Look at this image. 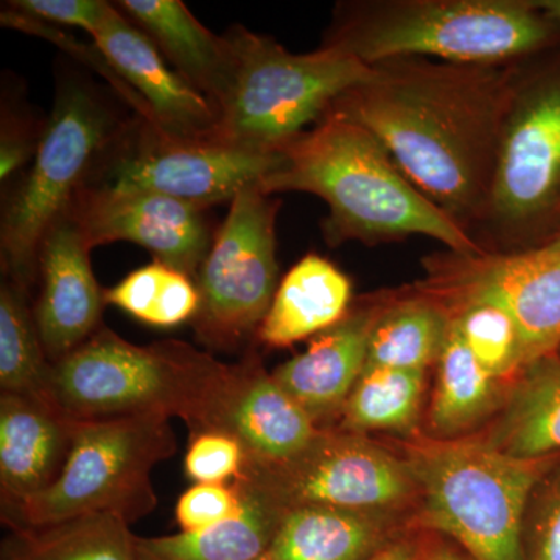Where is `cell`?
I'll return each instance as SVG.
<instances>
[{
  "mask_svg": "<svg viewBox=\"0 0 560 560\" xmlns=\"http://www.w3.org/2000/svg\"><path fill=\"white\" fill-rule=\"evenodd\" d=\"M105 300L140 323L161 329L194 320L200 308V293L190 276L158 260L105 291Z\"/></svg>",
  "mask_w": 560,
  "mask_h": 560,
  "instance_id": "30",
  "label": "cell"
},
{
  "mask_svg": "<svg viewBox=\"0 0 560 560\" xmlns=\"http://www.w3.org/2000/svg\"><path fill=\"white\" fill-rule=\"evenodd\" d=\"M523 560H560V463L548 471L529 501Z\"/></svg>",
  "mask_w": 560,
  "mask_h": 560,
  "instance_id": "32",
  "label": "cell"
},
{
  "mask_svg": "<svg viewBox=\"0 0 560 560\" xmlns=\"http://www.w3.org/2000/svg\"><path fill=\"white\" fill-rule=\"evenodd\" d=\"M136 540L124 518L84 515L43 528H14L0 560H139Z\"/></svg>",
  "mask_w": 560,
  "mask_h": 560,
  "instance_id": "27",
  "label": "cell"
},
{
  "mask_svg": "<svg viewBox=\"0 0 560 560\" xmlns=\"http://www.w3.org/2000/svg\"><path fill=\"white\" fill-rule=\"evenodd\" d=\"M405 460L420 497L408 526L455 541L474 560H523V529L534 490L559 455L522 459L482 436H412Z\"/></svg>",
  "mask_w": 560,
  "mask_h": 560,
  "instance_id": "5",
  "label": "cell"
},
{
  "mask_svg": "<svg viewBox=\"0 0 560 560\" xmlns=\"http://www.w3.org/2000/svg\"><path fill=\"white\" fill-rule=\"evenodd\" d=\"M418 550L419 533L408 529L388 541L370 560H418Z\"/></svg>",
  "mask_w": 560,
  "mask_h": 560,
  "instance_id": "38",
  "label": "cell"
},
{
  "mask_svg": "<svg viewBox=\"0 0 560 560\" xmlns=\"http://www.w3.org/2000/svg\"><path fill=\"white\" fill-rule=\"evenodd\" d=\"M245 459V448L231 434L202 431L194 434L184 469L195 485H226L242 474Z\"/></svg>",
  "mask_w": 560,
  "mask_h": 560,
  "instance_id": "33",
  "label": "cell"
},
{
  "mask_svg": "<svg viewBox=\"0 0 560 560\" xmlns=\"http://www.w3.org/2000/svg\"><path fill=\"white\" fill-rule=\"evenodd\" d=\"M453 326L478 363L501 383L525 371L522 338L514 319L492 304H467L448 312Z\"/></svg>",
  "mask_w": 560,
  "mask_h": 560,
  "instance_id": "31",
  "label": "cell"
},
{
  "mask_svg": "<svg viewBox=\"0 0 560 560\" xmlns=\"http://www.w3.org/2000/svg\"><path fill=\"white\" fill-rule=\"evenodd\" d=\"M405 530L394 514L315 504L290 508L283 512L270 555L275 560H370Z\"/></svg>",
  "mask_w": 560,
  "mask_h": 560,
  "instance_id": "22",
  "label": "cell"
},
{
  "mask_svg": "<svg viewBox=\"0 0 560 560\" xmlns=\"http://www.w3.org/2000/svg\"><path fill=\"white\" fill-rule=\"evenodd\" d=\"M425 390V372L364 368L341 411L350 433L388 430L411 433Z\"/></svg>",
  "mask_w": 560,
  "mask_h": 560,
  "instance_id": "29",
  "label": "cell"
},
{
  "mask_svg": "<svg viewBox=\"0 0 560 560\" xmlns=\"http://www.w3.org/2000/svg\"><path fill=\"white\" fill-rule=\"evenodd\" d=\"M541 248L560 253V231L555 235V237L551 238L550 242L547 243V245L541 246Z\"/></svg>",
  "mask_w": 560,
  "mask_h": 560,
  "instance_id": "40",
  "label": "cell"
},
{
  "mask_svg": "<svg viewBox=\"0 0 560 560\" xmlns=\"http://www.w3.org/2000/svg\"><path fill=\"white\" fill-rule=\"evenodd\" d=\"M245 448L246 463L272 466L296 458L318 436V423L256 360L234 364L215 429Z\"/></svg>",
  "mask_w": 560,
  "mask_h": 560,
  "instance_id": "17",
  "label": "cell"
},
{
  "mask_svg": "<svg viewBox=\"0 0 560 560\" xmlns=\"http://www.w3.org/2000/svg\"><path fill=\"white\" fill-rule=\"evenodd\" d=\"M116 7L215 108L231 69L226 36L213 35L180 0H121Z\"/></svg>",
  "mask_w": 560,
  "mask_h": 560,
  "instance_id": "20",
  "label": "cell"
},
{
  "mask_svg": "<svg viewBox=\"0 0 560 560\" xmlns=\"http://www.w3.org/2000/svg\"><path fill=\"white\" fill-rule=\"evenodd\" d=\"M90 245L79 224L65 213L40 243L36 326L50 363H57L97 331L105 291L92 271Z\"/></svg>",
  "mask_w": 560,
  "mask_h": 560,
  "instance_id": "15",
  "label": "cell"
},
{
  "mask_svg": "<svg viewBox=\"0 0 560 560\" xmlns=\"http://www.w3.org/2000/svg\"><path fill=\"white\" fill-rule=\"evenodd\" d=\"M477 231L490 253L541 248L560 231L559 66L534 72L515 66L488 210Z\"/></svg>",
  "mask_w": 560,
  "mask_h": 560,
  "instance_id": "8",
  "label": "cell"
},
{
  "mask_svg": "<svg viewBox=\"0 0 560 560\" xmlns=\"http://www.w3.org/2000/svg\"><path fill=\"white\" fill-rule=\"evenodd\" d=\"M517 62L383 61L329 110L370 130L405 176L474 237L488 210Z\"/></svg>",
  "mask_w": 560,
  "mask_h": 560,
  "instance_id": "1",
  "label": "cell"
},
{
  "mask_svg": "<svg viewBox=\"0 0 560 560\" xmlns=\"http://www.w3.org/2000/svg\"><path fill=\"white\" fill-rule=\"evenodd\" d=\"M256 560H275V559H272V556L270 555V552H268V555L261 556L260 559H256Z\"/></svg>",
  "mask_w": 560,
  "mask_h": 560,
  "instance_id": "41",
  "label": "cell"
},
{
  "mask_svg": "<svg viewBox=\"0 0 560 560\" xmlns=\"http://www.w3.org/2000/svg\"><path fill=\"white\" fill-rule=\"evenodd\" d=\"M178 451L161 416L75 420L65 469L49 489L13 511L14 528H43L84 515L131 523L158 506L151 471Z\"/></svg>",
  "mask_w": 560,
  "mask_h": 560,
  "instance_id": "9",
  "label": "cell"
},
{
  "mask_svg": "<svg viewBox=\"0 0 560 560\" xmlns=\"http://www.w3.org/2000/svg\"><path fill=\"white\" fill-rule=\"evenodd\" d=\"M73 422L38 400L2 393L0 486L11 511L58 480L72 447Z\"/></svg>",
  "mask_w": 560,
  "mask_h": 560,
  "instance_id": "18",
  "label": "cell"
},
{
  "mask_svg": "<svg viewBox=\"0 0 560 560\" xmlns=\"http://www.w3.org/2000/svg\"><path fill=\"white\" fill-rule=\"evenodd\" d=\"M352 283L330 260L308 254L279 283L257 340L287 348L331 329L349 313Z\"/></svg>",
  "mask_w": 560,
  "mask_h": 560,
  "instance_id": "23",
  "label": "cell"
},
{
  "mask_svg": "<svg viewBox=\"0 0 560 560\" xmlns=\"http://www.w3.org/2000/svg\"><path fill=\"white\" fill-rule=\"evenodd\" d=\"M9 9L46 24L80 27L94 35L116 13V3L103 0H11Z\"/></svg>",
  "mask_w": 560,
  "mask_h": 560,
  "instance_id": "35",
  "label": "cell"
},
{
  "mask_svg": "<svg viewBox=\"0 0 560 560\" xmlns=\"http://www.w3.org/2000/svg\"><path fill=\"white\" fill-rule=\"evenodd\" d=\"M503 385L478 363L452 323L436 361L429 436L466 438L469 431L501 410L508 394Z\"/></svg>",
  "mask_w": 560,
  "mask_h": 560,
  "instance_id": "25",
  "label": "cell"
},
{
  "mask_svg": "<svg viewBox=\"0 0 560 560\" xmlns=\"http://www.w3.org/2000/svg\"><path fill=\"white\" fill-rule=\"evenodd\" d=\"M559 353H560V350H559Z\"/></svg>",
  "mask_w": 560,
  "mask_h": 560,
  "instance_id": "42",
  "label": "cell"
},
{
  "mask_svg": "<svg viewBox=\"0 0 560 560\" xmlns=\"http://www.w3.org/2000/svg\"><path fill=\"white\" fill-rule=\"evenodd\" d=\"M51 363L40 341L27 291L7 279L0 289V388L58 410L51 394ZM60 411V410H58Z\"/></svg>",
  "mask_w": 560,
  "mask_h": 560,
  "instance_id": "28",
  "label": "cell"
},
{
  "mask_svg": "<svg viewBox=\"0 0 560 560\" xmlns=\"http://www.w3.org/2000/svg\"><path fill=\"white\" fill-rule=\"evenodd\" d=\"M234 377L224 364L183 341L138 346L101 329L51 364V394L73 420L161 416L191 433L213 431Z\"/></svg>",
  "mask_w": 560,
  "mask_h": 560,
  "instance_id": "3",
  "label": "cell"
},
{
  "mask_svg": "<svg viewBox=\"0 0 560 560\" xmlns=\"http://www.w3.org/2000/svg\"><path fill=\"white\" fill-rule=\"evenodd\" d=\"M486 441L522 459L560 453V353L530 364L508 389Z\"/></svg>",
  "mask_w": 560,
  "mask_h": 560,
  "instance_id": "24",
  "label": "cell"
},
{
  "mask_svg": "<svg viewBox=\"0 0 560 560\" xmlns=\"http://www.w3.org/2000/svg\"><path fill=\"white\" fill-rule=\"evenodd\" d=\"M125 83L150 110L151 127L189 142H213L219 114L208 97L180 77L158 47L119 9L92 35Z\"/></svg>",
  "mask_w": 560,
  "mask_h": 560,
  "instance_id": "16",
  "label": "cell"
},
{
  "mask_svg": "<svg viewBox=\"0 0 560 560\" xmlns=\"http://www.w3.org/2000/svg\"><path fill=\"white\" fill-rule=\"evenodd\" d=\"M128 124L88 81L58 84L32 168L7 201L0 224L3 272L22 290L38 280L40 243L68 212L98 162Z\"/></svg>",
  "mask_w": 560,
  "mask_h": 560,
  "instance_id": "7",
  "label": "cell"
},
{
  "mask_svg": "<svg viewBox=\"0 0 560 560\" xmlns=\"http://www.w3.org/2000/svg\"><path fill=\"white\" fill-rule=\"evenodd\" d=\"M419 533L418 560H474L466 551L460 550L455 541L440 534Z\"/></svg>",
  "mask_w": 560,
  "mask_h": 560,
  "instance_id": "37",
  "label": "cell"
},
{
  "mask_svg": "<svg viewBox=\"0 0 560 560\" xmlns=\"http://www.w3.org/2000/svg\"><path fill=\"white\" fill-rule=\"evenodd\" d=\"M232 482L241 490V510L195 533L138 537L139 560H256L268 555L285 510L248 475Z\"/></svg>",
  "mask_w": 560,
  "mask_h": 560,
  "instance_id": "21",
  "label": "cell"
},
{
  "mask_svg": "<svg viewBox=\"0 0 560 560\" xmlns=\"http://www.w3.org/2000/svg\"><path fill=\"white\" fill-rule=\"evenodd\" d=\"M416 293L445 311L492 304L514 319L526 368L560 350V253H447L427 260Z\"/></svg>",
  "mask_w": 560,
  "mask_h": 560,
  "instance_id": "12",
  "label": "cell"
},
{
  "mask_svg": "<svg viewBox=\"0 0 560 560\" xmlns=\"http://www.w3.org/2000/svg\"><path fill=\"white\" fill-rule=\"evenodd\" d=\"M248 475L283 510L331 506L394 514L418 493L407 460L350 431H323L296 458L272 466L246 463Z\"/></svg>",
  "mask_w": 560,
  "mask_h": 560,
  "instance_id": "13",
  "label": "cell"
},
{
  "mask_svg": "<svg viewBox=\"0 0 560 560\" xmlns=\"http://www.w3.org/2000/svg\"><path fill=\"white\" fill-rule=\"evenodd\" d=\"M241 490L231 485H194L179 497L176 522L183 533H195L226 521L241 510Z\"/></svg>",
  "mask_w": 560,
  "mask_h": 560,
  "instance_id": "34",
  "label": "cell"
},
{
  "mask_svg": "<svg viewBox=\"0 0 560 560\" xmlns=\"http://www.w3.org/2000/svg\"><path fill=\"white\" fill-rule=\"evenodd\" d=\"M279 154V167L259 189L304 191L326 201L324 234L331 246L423 235L453 253L485 250L405 176L381 140L341 114L329 110Z\"/></svg>",
  "mask_w": 560,
  "mask_h": 560,
  "instance_id": "2",
  "label": "cell"
},
{
  "mask_svg": "<svg viewBox=\"0 0 560 560\" xmlns=\"http://www.w3.org/2000/svg\"><path fill=\"white\" fill-rule=\"evenodd\" d=\"M451 324L444 307L419 293L378 305L366 366L425 372L440 359Z\"/></svg>",
  "mask_w": 560,
  "mask_h": 560,
  "instance_id": "26",
  "label": "cell"
},
{
  "mask_svg": "<svg viewBox=\"0 0 560 560\" xmlns=\"http://www.w3.org/2000/svg\"><path fill=\"white\" fill-rule=\"evenodd\" d=\"M279 164V151L257 153L210 140H176L138 117L106 151L84 186L156 194L206 210L259 187Z\"/></svg>",
  "mask_w": 560,
  "mask_h": 560,
  "instance_id": "11",
  "label": "cell"
},
{
  "mask_svg": "<svg viewBox=\"0 0 560 560\" xmlns=\"http://www.w3.org/2000/svg\"><path fill=\"white\" fill-rule=\"evenodd\" d=\"M537 7L560 25V0H536Z\"/></svg>",
  "mask_w": 560,
  "mask_h": 560,
  "instance_id": "39",
  "label": "cell"
},
{
  "mask_svg": "<svg viewBox=\"0 0 560 560\" xmlns=\"http://www.w3.org/2000/svg\"><path fill=\"white\" fill-rule=\"evenodd\" d=\"M91 249L114 242L143 246L167 267L197 278L215 234L206 210L143 191L81 187L68 212Z\"/></svg>",
  "mask_w": 560,
  "mask_h": 560,
  "instance_id": "14",
  "label": "cell"
},
{
  "mask_svg": "<svg viewBox=\"0 0 560 560\" xmlns=\"http://www.w3.org/2000/svg\"><path fill=\"white\" fill-rule=\"evenodd\" d=\"M556 27L536 0H375L338 7L323 47L368 66L510 65L545 49Z\"/></svg>",
  "mask_w": 560,
  "mask_h": 560,
  "instance_id": "4",
  "label": "cell"
},
{
  "mask_svg": "<svg viewBox=\"0 0 560 560\" xmlns=\"http://www.w3.org/2000/svg\"><path fill=\"white\" fill-rule=\"evenodd\" d=\"M224 36L231 69L215 105L213 142L234 149L278 153L372 75L371 66L327 47L291 54L275 39L243 27Z\"/></svg>",
  "mask_w": 560,
  "mask_h": 560,
  "instance_id": "6",
  "label": "cell"
},
{
  "mask_svg": "<svg viewBox=\"0 0 560 560\" xmlns=\"http://www.w3.org/2000/svg\"><path fill=\"white\" fill-rule=\"evenodd\" d=\"M43 132H35L33 121L24 119L21 114L3 108L0 127V180L3 184L24 168L31 158H35Z\"/></svg>",
  "mask_w": 560,
  "mask_h": 560,
  "instance_id": "36",
  "label": "cell"
},
{
  "mask_svg": "<svg viewBox=\"0 0 560 560\" xmlns=\"http://www.w3.org/2000/svg\"><path fill=\"white\" fill-rule=\"evenodd\" d=\"M378 305L349 312L337 326L313 338L301 355L272 372L275 381L316 423L341 415L366 368L368 340Z\"/></svg>",
  "mask_w": 560,
  "mask_h": 560,
  "instance_id": "19",
  "label": "cell"
},
{
  "mask_svg": "<svg viewBox=\"0 0 560 560\" xmlns=\"http://www.w3.org/2000/svg\"><path fill=\"white\" fill-rule=\"evenodd\" d=\"M280 202L259 187L241 191L197 275V337L210 348H238L257 334L278 290L276 215Z\"/></svg>",
  "mask_w": 560,
  "mask_h": 560,
  "instance_id": "10",
  "label": "cell"
}]
</instances>
